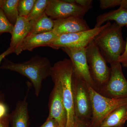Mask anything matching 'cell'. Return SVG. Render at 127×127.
Listing matches in <instances>:
<instances>
[{
  "mask_svg": "<svg viewBox=\"0 0 127 127\" xmlns=\"http://www.w3.org/2000/svg\"><path fill=\"white\" fill-rule=\"evenodd\" d=\"M72 86L75 118L90 122L92 109L87 86L75 75L74 71Z\"/></svg>",
  "mask_w": 127,
  "mask_h": 127,
  "instance_id": "52a82bcc",
  "label": "cell"
},
{
  "mask_svg": "<svg viewBox=\"0 0 127 127\" xmlns=\"http://www.w3.org/2000/svg\"><path fill=\"white\" fill-rule=\"evenodd\" d=\"M122 28L114 22L102 30L94 40L106 61L111 65L119 63V59L124 50Z\"/></svg>",
  "mask_w": 127,
  "mask_h": 127,
  "instance_id": "3957f363",
  "label": "cell"
},
{
  "mask_svg": "<svg viewBox=\"0 0 127 127\" xmlns=\"http://www.w3.org/2000/svg\"><path fill=\"white\" fill-rule=\"evenodd\" d=\"M111 21H114L121 27H127V10L120 7L117 10L98 16L94 27H100L105 22Z\"/></svg>",
  "mask_w": 127,
  "mask_h": 127,
  "instance_id": "2e32d148",
  "label": "cell"
},
{
  "mask_svg": "<svg viewBox=\"0 0 127 127\" xmlns=\"http://www.w3.org/2000/svg\"><path fill=\"white\" fill-rule=\"evenodd\" d=\"M75 4L89 9L92 7L93 0H74Z\"/></svg>",
  "mask_w": 127,
  "mask_h": 127,
  "instance_id": "d4e9b609",
  "label": "cell"
},
{
  "mask_svg": "<svg viewBox=\"0 0 127 127\" xmlns=\"http://www.w3.org/2000/svg\"><path fill=\"white\" fill-rule=\"evenodd\" d=\"M49 0H36L34 7L27 18L29 21L35 20L45 13Z\"/></svg>",
  "mask_w": 127,
  "mask_h": 127,
  "instance_id": "ffe728a7",
  "label": "cell"
},
{
  "mask_svg": "<svg viewBox=\"0 0 127 127\" xmlns=\"http://www.w3.org/2000/svg\"><path fill=\"white\" fill-rule=\"evenodd\" d=\"M9 114L7 115L1 120L0 122V127H6V123L9 119Z\"/></svg>",
  "mask_w": 127,
  "mask_h": 127,
  "instance_id": "f546056e",
  "label": "cell"
},
{
  "mask_svg": "<svg viewBox=\"0 0 127 127\" xmlns=\"http://www.w3.org/2000/svg\"><path fill=\"white\" fill-rule=\"evenodd\" d=\"M5 0H0V9H1L3 3L4 2Z\"/></svg>",
  "mask_w": 127,
  "mask_h": 127,
  "instance_id": "1f68e13d",
  "label": "cell"
},
{
  "mask_svg": "<svg viewBox=\"0 0 127 127\" xmlns=\"http://www.w3.org/2000/svg\"><path fill=\"white\" fill-rule=\"evenodd\" d=\"M89 10L87 8L75 3L66 2L65 0H49L45 12L54 20L70 17L83 18Z\"/></svg>",
  "mask_w": 127,
  "mask_h": 127,
  "instance_id": "30bf717a",
  "label": "cell"
},
{
  "mask_svg": "<svg viewBox=\"0 0 127 127\" xmlns=\"http://www.w3.org/2000/svg\"><path fill=\"white\" fill-rule=\"evenodd\" d=\"M0 68L18 73L30 79L38 96L43 80L51 76L52 66L47 58L34 56L26 62L15 63L5 58Z\"/></svg>",
  "mask_w": 127,
  "mask_h": 127,
  "instance_id": "6da1fadb",
  "label": "cell"
},
{
  "mask_svg": "<svg viewBox=\"0 0 127 127\" xmlns=\"http://www.w3.org/2000/svg\"><path fill=\"white\" fill-rule=\"evenodd\" d=\"M27 96L28 94L23 100L17 103L15 110L10 114L9 119L12 127H28L29 115L27 100Z\"/></svg>",
  "mask_w": 127,
  "mask_h": 127,
  "instance_id": "9a60e30c",
  "label": "cell"
},
{
  "mask_svg": "<svg viewBox=\"0 0 127 127\" xmlns=\"http://www.w3.org/2000/svg\"></svg>",
  "mask_w": 127,
  "mask_h": 127,
  "instance_id": "d6a6232c",
  "label": "cell"
},
{
  "mask_svg": "<svg viewBox=\"0 0 127 127\" xmlns=\"http://www.w3.org/2000/svg\"><path fill=\"white\" fill-rule=\"evenodd\" d=\"M91 29L86 21L83 18L70 17L54 20L52 31L57 35L75 33Z\"/></svg>",
  "mask_w": 127,
  "mask_h": 127,
  "instance_id": "7c38bea8",
  "label": "cell"
},
{
  "mask_svg": "<svg viewBox=\"0 0 127 127\" xmlns=\"http://www.w3.org/2000/svg\"><path fill=\"white\" fill-rule=\"evenodd\" d=\"M58 36L52 31L27 36L15 51L16 55H20L23 51H32L39 47L47 46Z\"/></svg>",
  "mask_w": 127,
  "mask_h": 127,
  "instance_id": "4fadbf2b",
  "label": "cell"
},
{
  "mask_svg": "<svg viewBox=\"0 0 127 127\" xmlns=\"http://www.w3.org/2000/svg\"><path fill=\"white\" fill-rule=\"evenodd\" d=\"M111 24L110 22H108L100 27H94L84 31L60 35L50 43L48 47L55 50L65 48L87 47L100 32Z\"/></svg>",
  "mask_w": 127,
  "mask_h": 127,
  "instance_id": "8992f818",
  "label": "cell"
},
{
  "mask_svg": "<svg viewBox=\"0 0 127 127\" xmlns=\"http://www.w3.org/2000/svg\"><path fill=\"white\" fill-rule=\"evenodd\" d=\"M13 53H14V50L9 47L5 51L1 54L0 55V64L2 60L5 58L6 57Z\"/></svg>",
  "mask_w": 127,
  "mask_h": 127,
  "instance_id": "f1b7e54d",
  "label": "cell"
},
{
  "mask_svg": "<svg viewBox=\"0 0 127 127\" xmlns=\"http://www.w3.org/2000/svg\"><path fill=\"white\" fill-rule=\"evenodd\" d=\"M52 81L55 84L50 94L48 117L55 119L58 123L59 127H66L67 116L64 103L61 85L58 81Z\"/></svg>",
  "mask_w": 127,
  "mask_h": 127,
  "instance_id": "8fae6325",
  "label": "cell"
},
{
  "mask_svg": "<svg viewBox=\"0 0 127 127\" xmlns=\"http://www.w3.org/2000/svg\"><path fill=\"white\" fill-rule=\"evenodd\" d=\"M120 7L127 10V0H122Z\"/></svg>",
  "mask_w": 127,
  "mask_h": 127,
  "instance_id": "4dcf8cb0",
  "label": "cell"
},
{
  "mask_svg": "<svg viewBox=\"0 0 127 127\" xmlns=\"http://www.w3.org/2000/svg\"><path fill=\"white\" fill-rule=\"evenodd\" d=\"M119 63L111 65V73L106 85L98 92L106 97L127 98V80L123 73Z\"/></svg>",
  "mask_w": 127,
  "mask_h": 127,
  "instance_id": "9c48e42d",
  "label": "cell"
},
{
  "mask_svg": "<svg viewBox=\"0 0 127 127\" xmlns=\"http://www.w3.org/2000/svg\"><path fill=\"white\" fill-rule=\"evenodd\" d=\"M127 120V104L114 110L103 120L99 127H123Z\"/></svg>",
  "mask_w": 127,
  "mask_h": 127,
  "instance_id": "e0dca14e",
  "label": "cell"
},
{
  "mask_svg": "<svg viewBox=\"0 0 127 127\" xmlns=\"http://www.w3.org/2000/svg\"><path fill=\"white\" fill-rule=\"evenodd\" d=\"M119 62L122 66L127 68V36L124 51L119 57Z\"/></svg>",
  "mask_w": 127,
  "mask_h": 127,
  "instance_id": "cb8c5ba5",
  "label": "cell"
},
{
  "mask_svg": "<svg viewBox=\"0 0 127 127\" xmlns=\"http://www.w3.org/2000/svg\"><path fill=\"white\" fill-rule=\"evenodd\" d=\"M14 26L9 22L2 9H0V35L4 33L11 34Z\"/></svg>",
  "mask_w": 127,
  "mask_h": 127,
  "instance_id": "7402d4cb",
  "label": "cell"
},
{
  "mask_svg": "<svg viewBox=\"0 0 127 127\" xmlns=\"http://www.w3.org/2000/svg\"><path fill=\"white\" fill-rule=\"evenodd\" d=\"M87 47L65 48L62 49L69 57L75 75L87 86L98 92V89L89 70L87 58Z\"/></svg>",
  "mask_w": 127,
  "mask_h": 127,
  "instance_id": "ba28073f",
  "label": "cell"
},
{
  "mask_svg": "<svg viewBox=\"0 0 127 127\" xmlns=\"http://www.w3.org/2000/svg\"><path fill=\"white\" fill-rule=\"evenodd\" d=\"M8 114L7 107L5 103L0 101V122Z\"/></svg>",
  "mask_w": 127,
  "mask_h": 127,
  "instance_id": "4316f807",
  "label": "cell"
},
{
  "mask_svg": "<svg viewBox=\"0 0 127 127\" xmlns=\"http://www.w3.org/2000/svg\"><path fill=\"white\" fill-rule=\"evenodd\" d=\"M30 21L26 17L18 16L14 25L12 32L10 47L14 51V53L20 46L31 30Z\"/></svg>",
  "mask_w": 127,
  "mask_h": 127,
  "instance_id": "5bb4252c",
  "label": "cell"
},
{
  "mask_svg": "<svg viewBox=\"0 0 127 127\" xmlns=\"http://www.w3.org/2000/svg\"><path fill=\"white\" fill-rule=\"evenodd\" d=\"M19 0H5L1 9L10 23L15 25L18 16Z\"/></svg>",
  "mask_w": 127,
  "mask_h": 127,
  "instance_id": "d6986e66",
  "label": "cell"
},
{
  "mask_svg": "<svg viewBox=\"0 0 127 127\" xmlns=\"http://www.w3.org/2000/svg\"><path fill=\"white\" fill-rule=\"evenodd\" d=\"M36 0H19L18 9L19 16L27 18L31 13Z\"/></svg>",
  "mask_w": 127,
  "mask_h": 127,
  "instance_id": "44dd1931",
  "label": "cell"
},
{
  "mask_svg": "<svg viewBox=\"0 0 127 127\" xmlns=\"http://www.w3.org/2000/svg\"><path fill=\"white\" fill-rule=\"evenodd\" d=\"M73 68L70 59L65 58L55 63L52 68V80L60 82L61 85L64 106L67 112L66 127H73L75 120L72 77Z\"/></svg>",
  "mask_w": 127,
  "mask_h": 127,
  "instance_id": "7a4b0ae2",
  "label": "cell"
},
{
  "mask_svg": "<svg viewBox=\"0 0 127 127\" xmlns=\"http://www.w3.org/2000/svg\"><path fill=\"white\" fill-rule=\"evenodd\" d=\"M91 99L92 115L89 127H99L101 123L110 113L118 107L127 104V98H110L98 93L87 86Z\"/></svg>",
  "mask_w": 127,
  "mask_h": 127,
  "instance_id": "277c9868",
  "label": "cell"
},
{
  "mask_svg": "<svg viewBox=\"0 0 127 127\" xmlns=\"http://www.w3.org/2000/svg\"><path fill=\"white\" fill-rule=\"evenodd\" d=\"M40 127H59L57 122L53 118L48 117L46 122Z\"/></svg>",
  "mask_w": 127,
  "mask_h": 127,
  "instance_id": "484cf974",
  "label": "cell"
},
{
  "mask_svg": "<svg viewBox=\"0 0 127 127\" xmlns=\"http://www.w3.org/2000/svg\"><path fill=\"white\" fill-rule=\"evenodd\" d=\"M30 22L31 30L27 36L52 31L54 27V20L48 16L45 12L36 20Z\"/></svg>",
  "mask_w": 127,
  "mask_h": 127,
  "instance_id": "ac0fdd59",
  "label": "cell"
},
{
  "mask_svg": "<svg viewBox=\"0 0 127 127\" xmlns=\"http://www.w3.org/2000/svg\"><path fill=\"white\" fill-rule=\"evenodd\" d=\"M86 56L89 70L98 91L104 87L110 77L111 68L97 46L93 41L87 47Z\"/></svg>",
  "mask_w": 127,
  "mask_h": 127,
  "instance_id": "5b68a950",
  "label": "cell"
},
{
  "mask_svg": "<svg viewBox=\"0 0 127 127\" xmlns=\"http://www.w3.org/2000/svg\"><path fill=\"white\" fill-rule=\"evenodd\" d=\"M99 1L100 7L103 10L120 6L122 0H100Z\"/></svg>",
  "mask_w": 127,
  "mask_h": 127,
  "instance_id": "603a6c76",
  "label": "cell"
},
{
  "mask_svg": "<svg viewBox=\"0 0 127 127\" xmlns=\"http://www.w3.org/2000/svg\"><path fill=\"white\" fill-rule=\"evenodd\" d=\"M89 121H83L75 118L74 124L73 127H89Z\"/></svg>",
  "mask_w": 127,
  "mask_h": 127,
  "instance_id": "83f0119b",
  "label": "cell"
}]
</instances>
